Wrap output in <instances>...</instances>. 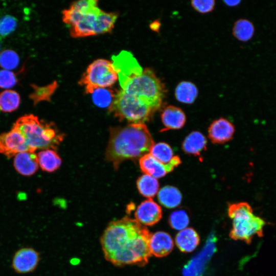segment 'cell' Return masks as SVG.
Listing matches in <instances>:
<instances>
[{
    "label": "cell",
    "mask_w": 276,
    "mask_h": 276,
    "mask_svg": "<svg viewBox=\"0 0 276 276\" xmlns=\"http://www.w3.org/2000/svg\"><path fill=\"white\" fill-rule=\"evenodd\" d=\"M150 234L145 226L128 217L110 222L100 239L105 259L117 266H145L151 256Z\"/></svg>",
    "instance_id": "6da1fadb"
},
{
    "label": "cell",
    "mask_w": 276,
    "mask_h": 276,
    "mask_svg": "<svg viewBox=\"0 0 276 276\" xmlns=\"http://www.w3.org/2000/svg\"><path fill=\"white\" fill-rule=\"evenodd\" d=\"M96 0L73 2L62 11V20L68 26L73 37H82L110 32L118 14L106 12L98 7Z\"/></svg>",
    "instance_id": "7a4b0ae2"
},
{
    "label": "cell",
    "mask_w": 276,
    "mask_h": 276,
    "mask_svg": "<svg viewBox=\"0 0 276 276\" xmlns=\"http://www.w3.org/2000/svg\"><path fill=\"white\" fill-rule=\"evenodd\" d=\"M153 140L144 123H132L111 128L106 157L115 169L126 159H134L149 153Z\"/></svg>",
    "instance_id": "3957f363"
},
{
    "label": "cell",
    "mask_w": 276,
    "mask_h": 276,
    "mask_svg": "<svg viewBox=\"0 0 276 276\" xmlns=\"http://www.w3.org/2000/svg\"><path fill=\"white\" fill-rule=\"evenodd\" d=\"M18 130L25 139L31 152L38 149H56L63 139L53 123L39 119L33 114L19 118L13 127Z\"/></svg>",
    "instance_id": "277c9868"
},
{
    "label": "cell",
    "mask_w": 276,
    "mask_h": 276,
    "mask_svg": "<svg viewBox=\"0 0 276 276\" xmlns=\"http://www.w3.org/2000/svg\"><path fill=\"white\" fill-rule=\"evenodd\" d=\"M120 85L125 93L142 100L155 111L162 105L165 86L150 68L143 70L141 74L128 78Z\"/></svg>",
    "instance_id": "5b68a950"
},
{
    "label": "cell",
    "mask_w": 276,
    "mask_h": 276,
    "mask_svg": "<svg viewBox=\"0 0 276 276\" xmlns=\"http://www.w3.org/2000/svg\"><path fill=\"white\" fill-rule=\"evenodd\" d=\"M227 213L232 220V228L229 233L232 239L250 244L256 235L259 237L263 236L266 222L254 214L252 208L247 202L230 204Z\"/></svg>",
    "instance_id": "8992f818"
},
{
    "label": "cell",
    "mask_w": 276,
    "mask_h": 276,
    "mask_svg": "<svg viewBox=\"0 0 276 276\" xmlns=\"http://www.w3.org/2000/svg\"><path fill=\"white\" fill-rule=\"evenodd\" d=\"M109 110L119 119L133 123L147 121L155 111L143 101L125 93L122 89L116 93Z\"/></svg>",
    "instance_id": "52a82bcc"
},
{
    "label": "cell",
    "mask_w": 276,
    "mask_h": 276,
    "mask_svg": "<svg viewBox=\"0 0 276 276\" xmlns=\"http://www.w3.org/2000/svg\"><path fill=\"white\" fill-rule=\"evenodd\" d=\"M118 79V73L112 62L98 59L88 65L78 83L84 87L87 94H92L97 88L112 85Z\"/></svg>",
    "instance_id": "ba28073f"
},
{
    "label": "cell",
    "mask_w": 276,
    "mask_h": 276,
    "mask_svg": "<svg viewBox=\"0 0 276 276\" xmlns=\"http://www.w3.org/2000/svg\"><path fill=\"white\" fill-rule=\"evenodd\" d=\"M38 251L30 247H25L17 250L13 256L12 267L19 274H26L33 272L40 261Z\"/></svg>",
    "instance_id": "9c48e42d"
},
{
    "label": "cell",
    "mask_w": 276,
    "mask_h": 276,
    "mask_svg": "<svg viewBox=\"0 0 276 276\" xmlns=\"http://www.w3.org/2000/svg\"><path fill=\"white\" fill-rule=\"evenodd\" d=\"M112 59L120 84L128 78L143 72V68L136 59L127 51H123L118 55L112 56Z\"/></svg>",
    "instance_id": "30bf717a"
},
{
    "label": "cell",
    "mask_w": 276,
    "mask_h": 276,
    "mask_svg": "<svg viewBox=\"0 0 276 276\" xmlns=\"http://www.w3.org/2000/svg\"><path fill=\"white\" fill-rule=\"evenodd\" d=\"M30 151L25 139L21 133L13 127L7 132L0 134V153L10 158L17 153Z\"/></svg>",
    "instance_id": "8fae6325"
},
{
    "label": "cell",
    "mask_w": 276,
    "mask_h": 276,
    "mask_svg": "<svg viewBox=\"0 0 276 276\" xmlns=\"http://www.w3.org/2000/svg\"><path fill=\"white\" fill-rule=\"evenodd\" d=\"M181 163L177 157L171 163L164 165L155 159L150 153H147L140 158L139 164L142 171L145 174L155 178L165 176L172 171Z\"/></svg>",
    "instance_id": "7c38bea8"
},
{
    "label": "cell",
    "mask_w": 276,
    "mask_h": 276,
    "mask_svg": "<svg viewBox=\"0 0 276 276\" xmlns=\"http://www.w3.org/2000/svg\"><path fill=\"white\" fill-rule=\"evenodd\" d=\"M134 216L135 219L141 225L152 226L160 220L162 210L157 203L151 199H148L138 205Z\"/></svg>",
    "instance_id": "4fadbf2b"
},
{
    "label": "cell",
    "mask_w": 276,
    "mask_h": 276,
    "mask_svg": "<svg viewBox=\"0 0 276 276\" xmlns=\"http://www.w3.org/2000/svg\"><path fill=\"white\" fill-rule=\"evenodd\" d=\"M235 128L228 120L221 118L215 120L208 128V136L214 144H224L230 141L234 135Z\"/></svg>",
    "instance_id": "5bb4252c"
},
{
    "label": "cell",
    "mask_w": 276,
    "mask_h": 276,
    "mask_svg": "<svg viewBox=\"0 0 276 276\" xmlns=\"http://www.w3.org/2000/svg\"><path fill=\"white\" fill-rule=\"evenodd\" d=\"M148 244L151 255L158 258L167 256L174 247L173 240L171 236L162 231L151 233Z\"/></svg>",
    "instance_id": "9a60e30c"
},
{
    "label": "cell",
    "mask_w": 276,
    "mask_h": 276,
    "mask_svg": "<svg viewBox=\"0 0 276 276\" xmlns=\"http://www.w3.org/2000/svg\"><path fill=\"white\" fill-rule=\"evenodd\" d=\"M13 165L16 171L23 176H31L38 169L37 156L34 152H21L14 156Z\"/></svg>",
    "instance_id": "2e32d148"
},
{
    "label": "cell",
    "mask_w": 276,
    "mask_h": 276,
    "mask_svg": "<svg viewBox=\"0 0 276 276\" xmlns=\"http://www.w3.org/2000/svg\"><path fill=\"white\" fill-rule=\"evenodd\" d=\"M161 119L165 131L170 129H178L185 124L186 117L183 110L176 106L169 105L164 108L161 113Z\"/></svg>",
    "instance_id": "e0dca14e"
},
{
    "label": "cell",
    "mask_w": 276,
    "mask_h": 276,
    "mask_svg": "<svg viewBox=\"0 0 276 276\" xmlns=\"http://www.w3.org/2000/svg\"><path fill=\"white\" fill-rule=\"evenodd\" d=\"M213 241V240H209L202 252L188 263L183 270V276H200L205 264L215 250V244Z\"/></svg>",
    "instance_id": "ac0fdd59"
},
{
    "label": "cell",
    "mask_w": 276,
    "mask_h": 276,
    "mask_svg": "<svg viewBox=\"0 0 276 276\" xmlns=\"http://www.w3.org/2000/svg\"><path fill=\"white\" fill-rule=\"evenodd\" d=\"M175 241L177 247L181 251L187 253L195 249L199 244L200 238L194 229L187 227L177 233Z\"/></svg>",
    "instance_id": "d6986e66"
},
{
    "label": "cell",
    "mask_w": 276,
    "mask_h": 276,
    "mask_svg": "<svg viewBox=\"0 0 276 276\" xmlns=\"http://www.w3.org/2000/svg\"><path fill=\"white\" fill-rule=\"evenodd\" d=\"M206 142L205 136L201 132L195 131L185 138L182 148L188 154L200 156L201 153L206 149Z\"/></svg>",
    "instance_id": "ffe728a7"
},
{
    "label": "cell",
    "mask_w": 276,
    "mask_h": 276,
    "mask_svg": "<svg viewBox=\"0 0 276 276\" xmlns=\"http://www.w3.org/2000/svg\"><path fill=\"white\" fill-rule=\"evenodd\" d=\"M157 198L159 202L165 207L172 209L178 206L180 204L182 195L176 188L166 186L159 190Z\"/></svg>",
    "instance_id": "44dd1931"
},
{
    "label": "cell",
    "mask_w": 276,
    "mask_h": 276,
    "mask_svg": "<svg viewBox=\"0 0 276 276\" xmlns=\"http://www.w3.org/2000/svg\"><path fill=\"white\" fill-rule=\"evenodd\" d=\"M38 164L46 172H52L60 166L61 160L53 149H46L39 152L37 155Z\"/></svg>",
    "instance_id": "7402d4cb"
},
{
    "label": "cell",
    "mask_w": 276,
    "mask_h": 276,
    "mask_svg": "<svg viewBox=\"0 0 276 276\" xmlns=\"http://www.w3.org/2000/svg\"><path fill=\"white\" fill-rule=\"evenodd\" d=\"M198 94L196 86L190 81H183L179 82L175 90V96L179 102L186 104L193 103Z\"/></svg>",
    "instance_id": "603a6c76"
},
{
    "label": "cell",
    "mask_w": 276,
    "mask_h": 276,
    "mask_svg": "<svg viewBox=\"0 0 276 276\" xmlns=\"http://www.w3.org/2000/svg\"><path fill=\"white\" fill-rule=\"evenodd\" d=\"M33 91L29 95L32 101L33 105L36 106L42 101H50L51 97L58 87V83L54 81L45 86H38L35 84H31Z\"/></svg>",
    "instance_id": "cb8c5ba5"
},
{
    "label": "cell",
    "mask_w": 276,
    "mask_h": 276,
    "mask_svg": "<svg viewBox=\"0 0 276 276\" xmlns=\"http://www.w3.org/2000/svg\"><path fill=\"white\" fill-rule=\"evenodd\" d=\"M255 28L249 20L241 18L237 20L233 27V34L235 38L241 41H247L254 35Z\"/></svg>",
    "instance_id": "d4e9b609"
},
{
    "label": "cell",
    "mask_w": 276,
    "mask_h": 276,
    "mask_svg": "<svg viewBox=\"0 0 276 276\" xmlns=\"http://www.w3.org/2000/svg\"><path fill=\"white\" fill-rule=\"evenodd\" d=\"M136 185L140 193L148 199L153 198L159 189V183L156 178L147 174L138 178Z\"/></svg>",
    "instance_id": "484cf974"
},
{
    "label": "cell",
    "mask_w": 276,
    "mask_h": 276,
    "mask_svg": "<svg viewBox=\"0 0 276 276\" xmlns=\"http://www.w3.org/2000/svg\"><path fill=\"white\" fill-rule=\"evenodd\" d=\"M20 103V95L15 90L6 89L0 93V110L2 111H14L19 107Z\"/></svg>",
    "instance_id": "4316f807"
},
{
    "label": "cell",
    "mask_w": 276,
    "mask_h": 276,
    "mask_svg": "<svg viewBox=\"0 0 276 276\" xmlns=\"http://www.w3.org/2000/svg\"><path fill=\"white\" fill-rule=\"evenodd\" d=\"M150 152L155 159L164 165L171 163L177 157L173 155L171 147L163 142L154 144Z\"/></svg>",
    "instance_id": "83f0119b"
},
{
    "label": "cell",
    "mask_w": 276,
    "mask_h": 276,
    "mask_svg": "<svg viewBox=\"0 0 276 276\" xmlns=\"http://www.w3.org/2000/svg\"><path fill=\"white\" fill-rule=\"evenodd\" d=\"M92 94L94 103L100 107H110L116 94L107 88H98L96 89Z\"/></svg>",
    "instance_id": "f1b7e54d"
},
{
    "label": "cell",
    "mask_w": 276,
    "mask_h": 276,
    "mask_svg": "<svg viewBox=\"0 0 276 276\" xmlns=\"http://www.w3.org/2000/svg\"><path fill=\"white\" fill-rule=\"evenodd\" d=\"M20 58L18 54L11 49H5L0 52V66L4 70L16 68L19 65Z\"/></svg>",
    "instance_id": "f546056e"
},
{
    "label": "cell",
    "mask_w": 276,
    "mask_h": 276,
    "mask_svg": "<svg viewBox=\"0 0 276 276\" xmlns=\"http://www.w3.org/2000/svg\"><path fill=\"white\" fill-rule=\"evenodd\" d=\"M169 223L174 229L181 231L187 227L189 217L186 211L178 210L174 211L169 216Z\"/></svg>",
    "instance_id": "4dcf8cb0"
},
{
    "label": "cell",
    "mask_w": 276,
    "mask_h": 276,
    "mask_svg": "<svg viewBox=\"0 0 276 276\" xmlns=\"http://www.w3.org/2000/svg\"><path fill=\"white\" fill-rule=\"evenodd\" d=\"M17 20L13 16L6 15L0 18V37H5L16 28Z\"/></svg>",
    "instance_id": "1f68e13d"
},
{
    "label": "cell",
    "mask_w": 276,
    "mask_h": 276,
    "mask_svg": "<svg viewBox=\"0 0 276 276\" xmlns=\"http://www.w3.org/2000/svg\"><path fill=\"white\" fill-rule=\"evenodd\" d=\"M17 82L15 74L7 70H0V87L10 88L15 86Z\"/></svg>",
    "instance_id": "d6a6232c"
},
{
    "label": "cell",
    "mask_w": 276,
    "mask_h": 276,
    "mask_svg": "<svg viewBox=\"0 0 276 276\" xmlns=\"http://www.w3.org/2000/svg\"><path fill=\"white\" fill-rule=\"evenodd\" d=\"M192 7L197 12L206 13L211 12L214 8V0H193L191 2Z\"/></svg>",
    "instance_id": "836d02e7"
},
{
    "label": "cell",
    "mask_w": 276,
    "mask_h": 276,
    "mask_svg": "<svg viewBox=\"0 0 276 276\" xmlns=\"http://www.w3.org/2000/svg\"><path fill=\"white\" fill-rule=\"evenodd\" d=\"M160 26L159 21L157 20L154 21L150 24V28L154 31H158Z\"/></svg>",
    "instance_id": "e575fe53"
},
{
    "label": "cell",
    "mask_w": 276,
    "mask_h": 276,
    "mask_svg": "<svg viewBox=\"0 0 276 276\" xmlns=\"http://www.w3.org/2000/svg\"><path fill=\"white\" fill-rule=\"evenodd\" d=\"M224 3L229 6H235L240 3V1H224Z\"/></svg>",
    "instance_id": "d590c367"
}]
</instances>
